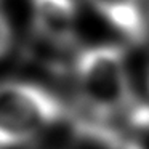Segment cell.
I'll return each instance as SVG.
<instances>
[{"label":"cell","instance_id":"obj_4","mask_svg":"<svg viewBox=\"0 0 149 149\" xmlns=\"http://www.w3.org/2000/svg\"><path fill=\"white\" fill-rule=\"evenodd\" d=\"M88 3L132 43H141L149 32L143 0H87Z\"/></svg>","mask_w":149,"mask_h":149},{"label":"cell","instance_id":"obj_6","mask_svg":"<svg viewBox=\"0 0 149 149\" xmlns=\"http://www.w3.org/2000/svg\"><path fill=\"white\" fill-rule=\"evenodd\" d=\"M146 77H148V88H149V59H148V68H146Z\"/></svg>","mask_w":149,"mask_h":149},{"label":"cell","instance_id":"obj_1","mask_svg":"<svg viewBox=\"0 0 149 149\" xmlns=\"http://www.w3.org/2000/svg\"><path fill=\"white\" fill-rule=\"evenodd\" d=\"M75 82L84 104L100 119L127 116L138 106L122 47L101 43L80 50Z\"/></svg>","mask_w":149,"mask_h":149},{"label":"cell","instance_id":"obj_3","mask_svg":"<svg viewBox=\"0 0 149 149\" xmlns=\"http://www.w3.org/2000/svg\"><path fill=\"white\" fill-rule=\"evenodd\" d=\"M34 31L48 45L69 48L77 40L75 0H31Z\"/></svg>","mask_w":149,"mask_h":149},{"label":"cell","instance_id":"obj_2","mask_svg":"<svg viewBox=\"0 0 149 149\" xmlns=\"http://www.w3.org/2000/svg\"><path fill=\"white\" fill-rule=\"evenodd\" d=\"M63 103L48 90L27 82L0 84V149L18 148L64 116Z\"/></svg>","mask_w":149,"mask_h":149},{"label":"cell","instance_id":"obj_5","mask_svg":"<svg viewBox=\"0 0 149 149\" xmlns=\"http://www.w3.org/2000/svg\"><path fill=\"white\" fill-rule=\"evenodd\" d=\"M11 40H13L11 24H10V19H8L7 13H5L3 3H2V0H0V59L10 52Z\"/></svg>","mask_w":149,"mask_h":149}]
</instances>
